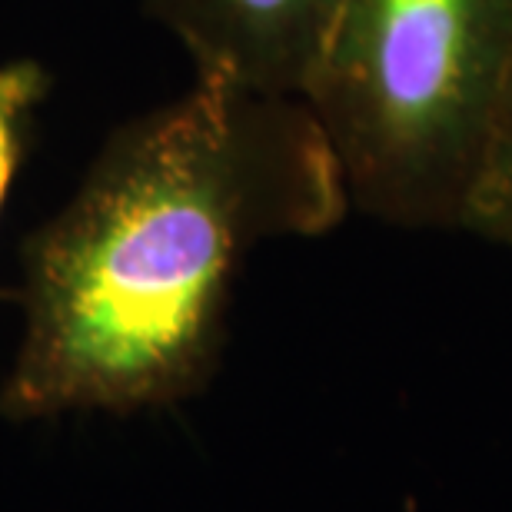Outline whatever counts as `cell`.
I'll return each instance as SVG.
<instances>
[{
	"label": "cell",
	"instance_id": "cell-1",
	"mask_svg": "<svg viewBox=\"0 0 512 512\" xmlns=\"http://www.w3.org/2000/svg\"><path fill=\"white\" fill-rule=\"evenodd\" d=\"M350 210L300 97L197 77L114 130L27 247L17 416L130 409L190 389L217 353L243 256Z\"/></svg>",
	"mask_w": 512,
	"mask_h": 512
},
{
	"label": "cell",
	"instance_id": "cell-2",
	"mask_svg": "<svg viewBox=\"0 0 512 512\" xmlns=\"http://www.w3.org/2000/svg\"><path fill=\"white\" fill-rule=\"evenodd\" d=\"M512 80V0H343L303 104L350 207L459 230Z\"/></svg>",
	"mask_w": 512,
	"mask_h": 512
},
{
	"label": "cell",
	"instance_id": "cell-3",
	"mask_svg": "<svg viewBox=\"0 0 512 512\" xmlns=\"http://www.w3.org/2000/svg\"><path fill=\"white\" fill-rule=\"evenodd\" d=\"M203 80L300 97L343 0H140Z\"/></svg>",
	"mask_w": 512,
	"mask_h": 512
},
{
	"label": "cell",
	"instance_id": "cell-4",
	"mask_svg": "<svg viewBox=\"0 0 512 512\" xmlns=\"http://www.w3.org/2000/svg\"><path fill=\"white\" fill-rule=\"evenodd\" d=\"M459 233L512 250V80L499 107L486 160L459 217Z\"/></svg>",
	"mask_w": 512,
	"mask_h": 512
},
{
	"label": "cell",
	"instance_id": "cell-5",
	"mask_svg": "<svg viewBox=\"0 0 512 512\" xmlns=\"http://www.w3.org/2000/svg\"><path fill=\"white\" fill-rule=\"evenodd\" d=\"M50 94V74L37 60H4L0 64V207L24 160L30 124Z\"/></svg>",
	"mask_w": 512,
	"mask_h": 512
}]
</instances>
